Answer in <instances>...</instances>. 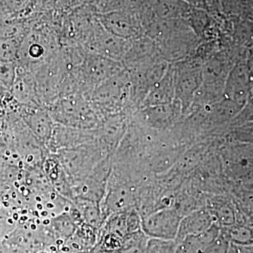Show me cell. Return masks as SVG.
<instances>
[{"instance_id": "44dd1931", "label": "cell", "mask_w": 253, "mask_h": 253, "mask_svg": "<svg viewBox=\"0 0 253 253\" xmlns=\"http://www.w3.org/2000/svg\"><path fill=\"white\" fill-rule=\"evenodd\" d=\"M232 101H234L226 100L222 102L214 104L212 109H211L213 117L216 118L217 121H226V120L230 119L231 117H233L236 114L237 109L234 106H231L234 104Z\"/></svg>"}, {"instance_id": "4fadbf2b", "label": "cell", "mask_w": 253, "mask_h": 253, "mask_svg": "<svg viewBox=\"0 0 253 253\" xmlns=\"http://www.w3.org/2000/svg\"><path fill=\"white\" fill-rule=\"evenodd\" d=\"M194 6L186 0H154L153 11L158 19H187Z\"/></svg>"}, {"instance_id": "52a82bcc", "label": "cell", "mask_w": 253, "mask_h": 253, "mask_svg": "<svg viewBox=\"0 0 253 253\" xmlns=\"http://www.w3.org/2000/svg\"><path fill=\"white\" fill-rule=\"evenodd\" d=\"M131 84L129 73L123 70L94 88L91 102L106 106L121 101L130 89Z\"/></svg>"}, {"instance_id": "3957f363", "label": "cell", "mask_w": 253, "mask_h": 253, "mask_svg": "<svg viewBox=\"0 0 253 253\" xmlns=\"http://www.w3.org/2000/svg\"><path fill=\"white\" fill-rule=\"evenodd\" d=\"M175 98L186 109L196 98L203 83V64L197 60L181 61L174 67Z\"/></svg>"}, {"instance_id": "5b68a950", "label": "cell", "mask_w": 253, "mask_h": 253, "mask_svg": "<svg viewBox=\"0 0 253 253\" xmlns=\"http://www.w3.org/2000/svg\"><path fill=\"white\" fill-rule=\"evenodd\" d=\"M99 23L111 34L126 40L141 36L144 29L137 14L123 8L100 15Z\"/></svg>"}, {"instance_id": "9a60e30c", "label": "cell", "mask_w": 253, "mask_h": 253, "mask_svg": "<svg viewBox=\"0 0 253 253\" xmlns=\"http://www.w3.org/2000/svg\"><path fill=\"white\" fill-rule=\"evenodd\" d=\"M221 227L214 223L208 230L198 235L190 236L178 244L177 253H202L220 234Z\"/></svg>"}, {"instance_id": "e0dca14e", "label": "cell", "mask_w": 253, "mask_h": 253, "mask_svg": "<svg viewBox=\"0 0 253 253\" xmlns=\"http://www.w3.org/2000/svg\"><path fill=\"white\" fill-rule=\"evenodd\" d=\"M221 232L232 244L253 245V228L246 225H234L221 228Z\"/></svg>"}, {"instance_id": "cb8c5ba5", "label": "cell", "mask_w": 253, "mask_h": 253, "mask_svg": "<svg viewBox=\"0 0 253 253\" xmlns=\"http://www.w3.org/2000/svg\"><path fill=\"white\" fill-rule=\"evenodd\" d=\"M229 245L230 242L229 240L226 239L221 231L217 239L212 241L202 253H228Z\"/></svg>"}, {"instance_id": "ffe728a7", "label": "cell", "mask_w": 253, "mask_h": 253, "mask_svg": "<svg viewBox=\"0 0 253 253\" xmlns=\"http://www.w3.org/2000/svg\"><path fill=\"white\" fill-rule=\"evenodd\" d=\"M178 244L175 240L149 238L145 253H176Z\"/></svg>"}, {"instance_id": "ba28073f", "label": "cell", "mask_w": 253, "mask_h": 253, "mask_svg": "<svg viewBox=\"0 0 253 253\" xmlns=\"http://www.w3.org/2000/svg\"><path fill=\"white\" fill-rule=\"evenodd\" d=\"M123 66L121 61L92 53L86 56L83 63V76L86 83L92 84L95 88L123 71Z\"/></svg>"}, {"instance_id": "d6986e66", "label": "cell", "mask_w": 253, "mask_h": 253, "mask_svg": "<svg viewBox=\"0 0 253 253\" xmlns=\"http://www.w3.org/2000/svg\"><path fill=\"white\" fill-rule=\"evenodd\" d=\"M211 213L214 223L221 228L228 227L236 224L235 212L229 204L217 205L213 207V211Z\"/></svg>"}, {"instance_id": "2e32d148", "label": "cell", "mask_w": 253, "mask_h": 253, "mask_svg": "<svg viewBox=\"0 0 253 253\" xmlns=\"http://www.w3.org/2000/svg\"><path fill=\"white\" fill-rule=\"evenodd\" d=\"M179 101L172 104L149 106L143 111V120L151 126H161L168 125L175 117Z\"/></svg>"}, {"instance_id": "7a4b0ae2", "label": "cell", "mask_w": 253, "mask_h": 253, "mask_svg": "<svg viewBox=\"0 0 253 253\" xmlns=\"http://www.w3.org/2000/svg\"><path fill=\"white\" fill-rule=\"evenodd\" d=\"M101 151L99 144L96 147L94 142L61 150V163L73 183L83 182L95 166L102 161L100 158Z\"/></svg>"}, {"instance_id": "8fae6325", "label": "cell", "mask_w": 253, "mask_h": 253, "mask_svg": "<svg viewBox=\"0 0 253 253\" xmlns=\"http://www.w3.org/2000/svg\"><path fill=\"white\" fill-rule=\"evenodd\" d=\"M211 212L199 210L187 214L181 219L175 241L179 244L187 236L198 235L208 230L214 224Z\"/></svg>"}, {"instance_id": "8992f818", "label": "cell", "mask_w": 253, "mask_h": 253, "mask_svg": "<svg viewBox=\"0 0 253 253\" xmlns=\"http://www.w3.org/2000/svg\"><path fill=\"white\" fill-rule=\"evenodd\" d=\"M50 48L47 39L41 33H28L21 41L16 66L18 69H32L50 59Z\"/></svg>"}, {"instance_id": "277c9868", "label": "cell", "mask_w": 253, "mask_h": 253, "mask_svg": "<svg viewBox=\"0 0 253 253\" xmlns=\"http://www.w3.org/2000/svg\"><path fill=\"white\" fill-rule=\"evenodd\" d=\"M182 217L175 208H163L141 217V230L149 238L175 240Z\"/></svg>"}, {"instance_id": "d4e9b609", "label": "cell", "mask_w": 253, "mask_h": 253, "mask_svg": "<svg viewBox=\"0 0 253 253\" xmlns=\"http://www.w3.org/2000/svg\"><path fill=\"white\" fill-rule=\"evenodd\" d=\"M228 253H253V245H239L230 243Z\"/></svg>"}, {"instance_id": "5bb4252c", "label": "cell", "mask_w": 253, "mask_h": 253, "mask_svg": "<svg viewBox=\"0 0 253 253\" xmlns=\"http://www.w3.org/2000/svg\"><path fill=\"white\" fill-rule=\"evenodd\" d=\"M25 123L38 140L44 143L51 140L54 125L50 113L42 109L37 110L26 116Z\"/></svg>"}, {"instance_id": "9c48e42d", "label": "cell", "mask_w": 253, "mask_h": 253, "mask_svg": "<svg viewBox=\"0 0 253 253\" xmlns=\"http://www.w3.org/2000/svg\"><path fill=\"white\" fill-rule=\"evenodd\" d=\"M91 44L94 49L93 53L122 62L129 46V40L111 34L101 25V27L95 30Z\"/></svg>"}, {"instance_id": "7c38bea8", "label": "cell", "mask_w": 253, "mask_h": 253, "mask_svg": "<svg viewBox=\"0 0 253 253\" xmlns=\"http://www.w3.org/2000/svg\"><path fill=\"white\" fill-rule=\"evenodd\" d=\"M135 204V196L132 190L126 186L118 185L110 188L109 191H106L104 209L109 215L133 209Z\"/></svg>"}, {"instance_id": "603a6c76", "label": "cell", "mask_w": 253, "mask_h": 253, "mask_svg": "<svg viewBox=\"0 0 253 253\" xmlns=\"http://www.w3.org/2000/svg\"><path fill=\"white\" fill-rule=\"evenodd\" d=\"M1 1L8 11L17 14L26 12L33 3V0H1Z\"/></svg>"}, {"instance_id": "6da1fadb", "label": "cell", "mask_w": 253, "mask_h": 253, "mask_svg": "<svg viewBox=\"0 0 253 253\" xmlns=\"http://www.w3.org/2000/svg\"><path fill=\"white\" fill-rule=\"evenodd\" d=\"M51 118L58 124L82 129L96 127V114L92 107L80 95H69L55 104Z\"/></svg>"}, {"instance_id": "30bf717a", "label": "cell", "mask_w": 253, "mask_h": 253, "mask_svg": "<svg viewBox=\"0 0 253 253\" xmlns=\"http://www.w3.org/2000/svg\"><path fill=\"white\" fill-rule=\"evenodd\" d=\"M174 67L169 66L167 72L148 91L143 99L144 108L172 104L175 101Z\"/></svg>"}, {"instance_id": "7402d4cb", "label": "cell", "mask_w": 253, "mask_h": 253, "mask_svg": "<svg viewBox=\"0 0 253 253\" xmlns=\"http://www.w3.org/2000/svg\"><path fill=\"white\" fill-rule=\"evenodd\" d=\"M17 66L16 62L0 61V82L8 88L12 87L16 78Z\"/></svg>"}, {"instance_id": "484cf974", "label": "cell", "mask_w": 253, "mask_h": 253, "mask_svg": "<svg viewBox=\"0 0 253 253\" xmlns=\"http://www.w3.org/2000/svg\"></svg>"}, {"instance_id": "ac0fdd59", "label": "cell", "mask_w": 253, "mask_h": 253, "mask_svg": "<svg viewBox=\"0 0 253 253\" xmlns=\"http://www.w3.org/2000/svg\"><path fill=\"white\" fill-rule=\"evenodd\" d=\"M21 41L16 37L0 38V61L16 63Z\"/></svg>"}]
</instances>
